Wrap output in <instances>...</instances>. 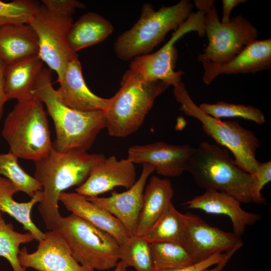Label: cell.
<instances>
[{
    "mask_svg": "<svg viewBox=\"0 0 271 271\" xmlns=\"http://www.w3.org/2000/svg\"><path fill=\"white\" fill-rule=\"evenodd\" d=\"M59 201L71 213L109 233L120 245L131 236L118 219L83 195L76 192H63L60 196Z\"/></svg>",
    "mask_w": 271,
    "mask_h": 271,
    "instance_id": "20",
    "label": "cell"
},
{
    "mask_svg": "<svg viewBox=\"0 0 271 271\" xmlns=\"http://www.w3.org/2000/svg\"><path fill=\"white\" fill-rule=\"evenodd\" d=\"M144 237L149 243L172 242L185 246L182 213L171 204Z\"/></svg>",
    "mask_w": 271,
    "mask_h": 271,
    "instance_id": "26",
    "label": "cell"
},
{
    "mask_svg": "<svg viewBox=\"0 0 271 271\" xmlns=\"http://www.w3.org/2000/svg\"><path fill=\"white\" fill-rule=\"evenodd\" d=\"M19 260L26 269L31 267L38 271H94L82 266L72 255L65 240L57 230L45 233L39 241L37 249L29 253L26 247L20 250Z\"/></svg>",
    "mask_w": 271,
    "mask_h": 271,
    "instance_id": "13",
    "label": "cell"
},
{
    "mask_svg": "<svg viewBox=\"0 0 271 271\" xmlns=\"http://www.w3.org/2000/svg\"><path fill=\"white\" fill-rule=\"evenodd\" d=\"M226 255V252L217 253L202 261L189 265L159 271H202L207 268L219 263L225 258Z\"/></svg>",
    "mask_w": 271,
    "mask_h": 271,
    "instance_id": "35",
    "label": "cell"
},
{
    "mask_svg": "<svg viewBox=\"0 0 271 271\" xmlns=\"http://www.w3.org/2000/svg\"><path fill=\"white\" fill-rule=\"evenodd\" d=\"M247 2L245 0H223L222 1L223 5V15L221 22L227 23L230 20V13L234 7L238 5Z\"/></svg>",
    "mask_w": 271,
    "mask_h": 271,
    "instance_id": "37",
    "label": "cell"
},
{
    "mask_svg": "<svg viewBox=\"0 0 271 271\" xmlns=\"http://www.w3.org/2000/svg\"><path fill=\"white\" fill-rule=\"evenodd\" d=\"M195 148L188 145H173L162 141L134 145L127 151V159L134 164H148L160 175L178 177L186 171Z\"/></svg>",
    "mask_w": 271,
    "mask_h": 271,
    "instance_id": "14",
    "label": "cell"
},
{
    "mask_svg": "<svg viewBox=\"0 0 271 271\" xmlns=\"http://www.w3.org/2000/svg\"><path fill=\"white\" fill-rule=\"evenodd\" d=\"M186 171L197 185L205 190L226 193L241 203L251 202L252 174L237 166L230 152L223 147L202 142L195 148Z\"/></svg>",
    "mask_w": 271,
    "mask_h": 271,
    "instance_id": "4",
    "label": "cell"
},
{
    "mask_svg": "<svg viewBox=\"0 0 271 271\" xmlns=\"http://www.w3.org/2000/svg\"><path fill=\"white\" fill-rule=\"evenodd\" d=\"M39 51L37 34L30 25L0 28V59L6 65L38 55Z\"/></svg>",
    "mask_w": 271,
    "mask_h": 271,
    "instance_id": "22",
    "label": "cell"
},
{
    "mask_svg": "<svg viewBox=\"0 0 271 271\" xmlns=\"http://www.w3.org/2000/svg\"><path fill=\"white\" fill-rule=\"evenodd\" d=\"M182 218L185 246L196 262L243 245L241 237L211 226L196 215L182 213Z\"/></svg>",
    "mask_w": 271,
    "mask_h": 271,
    "instance_id": "12",
    "label": "cell"
},
{
    "mask_svg": "<svg viewBox=\"0 0 271 271\" xmlns=\"http://www.w3.org/2000/svg\"><path fill=\"white\" fill-rule=\"evenodd\" d=\"M52 71L44 67L34 85L32 94L46 106L56 131L53 147L57 151L87 152L98 133L106 128L103 110L81 111L73 109L58 96L52 83Z\"/></svg>",
    "mask_w": 271,
    "mask_h": 271,
    "instance_id": "2",
    "label": "cell"
},
{
    "mask_svg": "<svg viewBox=\"0 0 271 271\" xmlns=\"http://www.w3.org/2000/svg\"><path fill=\"white\" fill-rule=\"evenodd\" d=\"M203 11L192 12L187 20L175 31L170 40L159 50L134 58L130 62L131 69L146 80H160L170 85L182 81L184 72L175 71L177 59L175 43L186 34L196 32L199 36L205 35Z\"/></svg>",
    "mask_w": 271,
    "mask_h": 271,
    "instance_id": "10",
    "label": "cell"
},
{
    "mask_svg": "<svg viewBox=\"0 0 271 271\" xmlns=\"http://www.w3.org/2000/svg\"><path fill=\"white\" fill-rule=\"evenodd\" d=\"M119 261L137 271H156L150 243L144 236H131L120 245Z\"/></svg>",
    "mask_w": 271,
    "mask_h": 271,
    "instance_id": "28",
    "label": "cell"
},
{
    "mask_svg": "<svg viewBox=\"0 0 271 271\" xmlns=\"http://www.w3.org/2000/svg\"><path fill=\"white\" fill-rule=\"evenodd\" d=\"M34 239L29 231L22 233L15 231L12 224L7 223L0 214V256L9 261L14 271H27L19 262V247Z\"/></svg>",
    "mask_w": 271,
    "mask_h": 271,
    "instance_id": "30",
    "label": "cell"
},
{
    "mask_svg": "<svg viewBox=\"0 0 271 271\" xmlns=\"http://www.w3.org/2000/svg\"><path fill=\"white\" fill-rule=\"evenodd\" d=\"M39 2L33 0L0 1V28L10 25L29 24L40 7Z\"/></svg>",
    "mask_w": 271,
    "mask_h": 271,
    "instance_id": "32",
    "label": "cell"
},
{
    "mask_svg": "<svg viewBox=\"0 0 271 271\" xmlns=\"http://www.w3.org/2000/svg\"><path fill=\"white\" fill-rule=\"evenodd\" d=\"M57 82V93L67 105L81 111H105L109 98L93 93L87 86L82 73V66L78 56L68 63L62 78Z\"/></svg>",
    "mask_w": 271,
    "mask_h": 271,
    "instance_id": "19",
    "label": "cell"
},
{
    "mask_svg": "<svg viewBox=\"0 0 271 271\" xmlns=\"http://www.w3.org/2000/svg\"><path fill=\"white\" fill-rule=\"evenodd\" d=\"M241 202L224 192L208 190L184 203L187 208L201 210L207 213L225 215L231 221L233 233L241 237L246 227L256 223L259 214L247 212L241 207Z\"/></svg>",
    "mask_w": 271,
    "mask_h": 271,
    "instance_id": "18",
    "label": "cell"
},
{
    "mask_svg": "<svg viewBox=\"0 0 271 271\" xmlns=\"http://www.w3.org/2000/svg\"><path fill=\"white\" fill-rule=\"evenodd\" d=\"M193 7L188 0H181L171 6H162L158 11L149 3L144 4L138 21L115 40L113 46L116 56L127 61L148 54L169 32L176 31L187 20Z\"/></svg>",
    "mask_w": 271,
    "mask_h": 271,
    "instance_id": "5",
    "label": "cell"
},
{
    "mask_svg": "<svg viewBox=\"0 0 271 271\" xmlns=\"http://www.w3.org/2000/svg\"><path fill=\"white\" fill-rule=\"evenodd\" d=\"M120 88L104 111L110 136L125 138L143 124L156 99L170 85L160 80L149 81L130 69L123 75Z\"/></svg>",
    "mask_w": 271,
    "mask_h": 271,
    "instance_id": "3",
    "label": "cell"
},
{
    "mask_svg": "<svg viewBox=\"0 0 271 271\" xmlns=\"http://www.w3.org/2000/svg\"><path fill=\"white\" fill-rule=\"evenodd\" d=\"M214 0H195L194 4L198 11H203L204 28L208 44L203 53L198 56L202 62L215 64L228 62L246 46L257 40V29L245 18L239 15L227 23L219 20Z\"/></svg>",
    "mask_w": 271,
    "mask_h": 271,
    "instance_id": "9",
    "label": "cell"
},
{
    "mask_svg": "<svg viewBox=\"0 0 271 271\" xmlns=\"http://www.w3.org/2000/svg\"><path fill=\"white\" fill-rule=\"evenodd\" d=\"M17 192L9 180L0 176V212L14 217L22 224L24 230L31 232L35 239L39 241L45 237V233L32 221L31 211L34 206L42 200V191H37L29 201L24 203L17 202L13 198V195Z\"/></svg>",
    "mask_w": 271,
    "mask_h": 271,
    "instance_id": "25",
    "label": "cell"
},
{
    "mask_svg": "<svg viewBox=\"0 0 271 271\" xmlns=\"http://www.w3.org/2000/svg\"><path fill=\"white\" fill-rule=\"evenodd\" d=\"M105 158L101 154L78 150L61 152L52 146L46 156L34 162V178L42 187L43 199L38 210L47 229H55L62 217L58 206L61 194L83 184L92 169Z\"/></svg>",
    "mask_w": 271,
    "mask_h": 271,
    "instance_id": "1",
    "label": "cell"
},
{
    "mask_svg": "<svg viewBox=\"0 0 271 271\" xmlns=\"http://www.w3.org/2000/svg\"><path fill=\"white\" fill-rule=\"evenodd\" d=\"M55 230L65 240L73 258L82 266L103 270L116 266L119 261L120 245L117 240L74 214L62 216Z\"/></svg>",
    "mask_w": 271,
    "mask_h": 271,
    "instance_id": "8",
    "label": "cell"
},
{
    "mask_svg": "<svg viewBox=\"0 0 271 271\" xmlns=\"http://www.w3.org/2000/svg\"><path fill=\"white\" fill-rule=\"evenodd\" d=\"M43 67L39 55L6 65L4 77L8 100L20 101L32 96L36 79Z\"/></svg>",
    "mask_w": 271,
    "mask_h": 271,
    "instance_id": "23",
    "label": "cell"
},
{
    "mask_svg": "<svg viewBox=\"0 0 271 271\" xmlns=\"http://www.w3.org/2000/svg\"><path fill=\"white\" fill-rule=\"evenodd\" d=\"M136 177L134 163L128 159L118 160L112 156L95 166L75 192L86 197H96L117 186L129 188L137 181Z\"/></svg>",
    "mask_w": 271,
    "mask_h": 271,
    "instance_id": "16",
    "label": "cell"
},
{
    "mask_svg": "<svg viewBox=\"0 0 271 271\" xmlns=\"http://www.w3.org/2000/svg\"><path fill=\"white\" fill-rule=\"evenodd\" d=\"M174 190L171 182L153 176L146 185L143 204L136 235L144 236L172 204Z\"/></svg>",
    "mask_w": 271,
    "mask_h": 271,
    "instance_id": "21",
    "label": "cell"
},
{
    "mask_svg": "<svg viewBox=\"0 0 271 271\" xmlns=\"http://www.w3.org/2000/svg\"><path fill=\"white\" fill-rule=\"evenodd\" d=\"M142 165L140 177L127 190L121 193L112 192L107 197H86L118 219L130 236L136 234L143 207L145 188L148 178L155 171L150 164Z\"/></svg>",
    "mask_w": 271,
    "mask_h": 271,
    "instance_id": "15",
    "label": "cell"
},
{
    "mask_svg": "<svg viewBox=\"0 0 271 271\" xmlns=\"http://www.w3.org/2000/svg\"><path fill=\"white\" fill-rule=\"evenodd\" d=\"M73 23L72 17L57 15L41 5L29 23L38 39V55L50 69L56 72L57 82L62 78L69 62L77 56L66 42L67 32Z\"/></svg>",
    "mask_w": 271,
    "mask_h": 271,
    "instance_id": "11",
    "label": "cell"
},
{
    "mask_svg": "<svg viewBox=\"0 0 271 271\" xmlns=\"http://www.w3.org/2000/svg\"><path fill=\"white\" fill-rule=\"evenodd\" d=\"M201 63L204 69L202 80L207 85L220 74L255 73L269 69L271 67V39L254 41L225 63Z\"/></svg>",
    "mask_w": 271,
    "mask_h": 271,
    "instance_id": "17",
    "label": "cell"
},
{
    "mask_svg": "<svg viewBox=\"0 0 271 271\" xmlns=\"http://www.w3.org/2000/svg\"><path fill=\"white\" fill-rule=\"evenodd\" d=\"M43 5L51 12L63 16H71L77 9H84L85 5L76 0H43Z\"/></svg>",
    "mask_w": 271,
    "mask_h": 271,
    "instance_id": "34",
    "label": "cell"
},
{
    "mask_svg": "<svg viewBox=\"0 0 271 271\" xmlns=\"http://www.w3.org/2000/svg\"><path fill=\"white\" fill-rule=\"evenodd\" d=\"M241 245L237 246L232 249L226 252V255L225 257V258L220 262L219 263L216 264L215 266L212 268H210V267L207 268L205 269H204L202 271H222L223 268L225 267V266L226 265L228 261L229 260L230 258L232 257V256L233 255V254L240 248L241 247Z\"/></svg>",
    "mask_w": 271,
    "mask_h": 271,
    "instance_id": "38",
    "label": "cell"
},
{
    "mask_svg": "<svg viewBox=\"0 0 271 271\" xmlns=\"http://www.w3.org/2000/svg\"><path fill=\"white\" fill-rule=\"evenodd\" d=\"M252 175L253 181L250 192L251 202L257 204L266 205L265 199L262 196L261 191L271 181V161L259 162L257 170Z\"/></svg>",
    "mask_w": 271,
    "mask_h": 271,
    "instance_id": "33",
    "label": "cell"
},
{
    "mask_svg": "<svg viewBox=\"0 0 271 271\" xmlns=\"http://www.w3.org/2000/svg\"><path fill=\"white\" fill-rule=\"evenodd\" d=\"M6 66L5 63L0 59V121L4 115L5 104L8 101L4 77Z\"/></svg>",
    "mask_w": 271,
    "mask_h": 271,
    "instance_id": "36",
    "label": "cell"
},
{
    "mask_svg": "<svg viewBox=\"0 0 271 271\" xmlns=\"http://www.w3.org/2000/svg\"><path fill=\"white\" fill-rule=\"evenodd\" d=\"M0 214H1V212H0Z\"/></svg>",
    "mask_w": 271,
    "mask_h": 271,
    "instance_id": "40",
    "label": "cell"
},
{
    "mask_svg": "<svg viewBox=\"0 0 271 271\" xmlns=\"http://www.w3.org/2000/svg\"><path fill=\"white\" fill-rule=\"evenodd\" d=\"M126 268L127 267L125 265V264L121 261H119L116 265L114 271H127Z\"/></svg>",
    "mask_w": 271,
    "mask_h": 271,
    "instance_id": "39",
    "label": "cell"
},
{
    "mask_svg": "<svg viewBox=\"0 0 271 271\" xmlns=\"http://www.w3.org/2000/svg\"><path fill=\"white\" fill-rule=\"evenodd\" d=\"M156 271L189 265L196 263L187 248L172 242L150 243Z\"/></svg>",
    "mask_w": 271,
    "mask_h": 271,
    "instance_id": "27",
    "label": "cell"
},
{
    "mask_svg": "<svg viewBox=\"0 0 271 271\" xmlns=\"http://www.w3.org/2000/svg\"><path fill=\"white\" fill-rule=\"evenodd\" d=\"M198 106L205 113L217 119L240 117L259 124L265 122L263 113L259 109L251 105L221 101L214 103H202Z\"/></svg>",
    "mask_w": 271,
    "mask_h": 271,
    "instance_id": "31",
    "label": "cell"
},
{
    "mask_svg": "<svg viewBox=\"0 0 271 271\" xmlns=\"http://www.w3.org/2000/svg\"><path fill=\"white\" fill-rule=\"evenodd\" d=\"M44 104L32 96L17 101L5 119L2 135L18 158L38 161L52 147Z\"/></svg>",
    "mask_w": 271,
    "mask_h": 271,
    "instance_id": "6",
    "label": "cell"
},
{
    "mask_svg": "<svg viewBox=\"0 0 271 271\" xmlns=\"http://www.w3.org/2000/svg\"><path fill=\"white\" fill-rule=\"evenodd\" d=\"M173 87L174 96L180 104L181 111L198 120L204 132L216 144L231 153L237 166L248 173L254 174L259 162L255 157L259 143L254 133L243 127L238 121H223L205 113L192 99L182 81Z\"/></svg>",
    "mask_w": 271,
    "mask_h": 271,
    "instance_id": "7",
    "label": "cell"
},
{
    "mask_svg": "<svg viewBox=\"0 0 271 271\" xmlns=\"http://www.w3.org/2000/svg\"><path fill=\"white\" fill-rule=\"evenodd\" d=\"M18 159L10 151L0 154V176L9 180L18 192H23L32 198L36 192L42 190V187L21 167Z\"/></svg>",
    "mask_w": 271,
    "mask_h": 271,
    "instance_id": "29",
    "label": "cell"
},
{
    "mask_svg": "<svg viewBox=\"0 0 271 271\" xmlns=\"http://www.w3.org/2000/svg\"><path fill=\"white\" fill-rule=\"evenodd\" d=\"M113 31V26L107 20L95 13L82 15L70 27L66 42L74 52L104 41Z\"/></svg>",
    "mask_w": 271,
    "mask_h": 271,
    "instance_id": "24",
    "label": "cell"
}]
</instances>
